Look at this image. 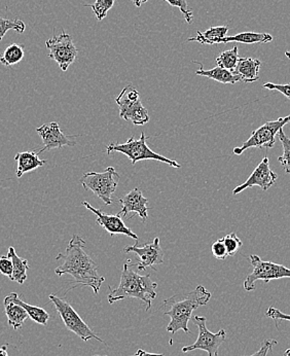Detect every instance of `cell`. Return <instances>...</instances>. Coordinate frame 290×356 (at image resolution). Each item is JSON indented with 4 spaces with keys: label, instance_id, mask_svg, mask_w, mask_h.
Segmentation results:
<instances>
[{
    "label": "cell",
    "instance_id": "9c48e42d",
    "mask_svg": "<svg viewBox=\"0 0 290 356\" xmlns=\"http://www.w3.org/2000/svg\"><path fill=\"white\" fill-rule=\"evenodd\" d=\"M249 261L252 266V272L247 276L243 284L246 291H255V282L259 280L268 283L271 280L290 278V269L285 266L273 261H263L257 254H251Z\"/></svg>",
    "mask_w": 290,
    "mask_h": 356
},
{
    "label": "cell",
    "instance_id": "4dcf8cb0",
    "mask_svg": "<svg viewBox=\"0 0 290 356\" xmlns=\"http://www.w3.org/2000/svg\"><path fill=\"white\" fill-rule=\"evenodd\" d=\"M165 1L168 2L171 6L179 8L186 22L188 24H192L193 20V10L188 8L186 0H165Z\"/></svg>",
    "mask_w": 290,
    "mask_h": 356
},
{
    "label": "cell",
    "instance_id": "ab89813d",
    "mask_svg": "<svg viewBox=\"0 0 290 356\" xmlns=\"http://www.w3.org/2000/svg\"><path fill=\"white\" fill-rule=\"evenodd\" d=\"M283 356H290V348L287 349V351H285L284 355Z\"/></svg>",
    "mask_w": 290,
    "mask_h": 356
},
{
    "label": "cell",
    "instance_id": "ba28073f",
    "mask_svg": "<svg viewBox=\"0 0 290 356\" xmlns=\"http://www.w3.org/2000/svg\"><path fill=\"white\" fill-rule=\"evenodd\" d=\"M290 123V115L279 118L277 121H268L263 126L251 133L250 137L239 147H235L233 153L241 156L249 149H272L276 143V135L285 125Z\"/></svg>",
    "mask_w": 290,
    "mask_h": 356
},
{
    "label": "cell",
    "instance_id": "7402d4cb",
    "mask_svg": "<svg viewBox=\"0 0 290 356\" xmlns=\"http://www.w3.org/2000/svg\"><path fill=\"white\" fill-rule=\"evenodd\" d=\"M4 311H6V317H8V323L10 327H12L15 331L22 329L26 319L28 318L27 312L25 309L20 305L13 303V302L4 300Z\"/></svg>",
    "mask_w": 290,
    "mask_h": 356
},
{
    "label": "cell",
    "instance_id": "44dd1931",
    "mask_svg": "<svg viewBox=\"0 0 290 356\" xmlns=\"http://www.w3.org/2000/svg\"><path fill=\"white\" fill-rule=\"evenodd\" d=\"M229 26H218V27H211L206 31L197 32V36L190 38L188 42H198L202 44H219L223 38H227Z\"/></svg>",
    "mask_w": 290,
    "mask_h": 356
},
{
    "label": "cell",
    "instance_id": "2e32d148",
    "mask_svg": "<svg viewBox=\"0 0 290 356\" xmlns=\"http://www.w3.org/2000/svg\"><path fill=\"white\" fill-rule=\"evenodd\" d=\"M118 201L122 205V211L118 213L119 216L122 214L124 218H126L130 212H134V213L138 214L143 222H145V220H147V211L150 209L147 206L148 199L143 196L140 188H135L126 196L118 199Z\"/></svg>",
    "mask_w": 290,
    "mask_h": 356
},
{
    "label": "cell",
    "instance_id": "8d00e7d4",
    "mask_svg": "<svg viewBox=\"0 0 290 356\" xmlns=\"http://www.w3.org/2000/svg\"><path fill=\"white\" fill-rule=\"evenodd\" d=\"M131 356H164L162 353H150L143 350V349H138L135 355Z\"/></svg>",
    "mask_w": 290,
    "mask_h": 356
},
{
    "label": "cell",
    "instance_id": "d4e9b609",
    "mask_svg": "<svg viewBox=\"0 0 290 356\" xmlns=\"http://www.w3.org/2000/svg\"><path fill=\"white\" fill-rule=\"evenodd\" d=\"M24 47L22 44H12L0 54V63L4 66H13L20 63L24 58Z\"/></svg>",
    "mask_w": 290,
    "mask_h": 356
},
{
    "label": "cell",
    "instance_id": "d6a6232c",
    "mask_svg": "<svg viewBox=\"0 0 290 356\" xmlns=\"http://www.w3.org/2000/svg\"><path fill=\"white\" fill-rule=\"evenodd\" d=\"M266 315L268 318L273 319V321H275L277 327H278V323H280V321H290L289 314H285V313L281 312L280 310L274 308V307H270V308L266 310Z\"/></svg>",
    "mask_w": 290,
    "mask_h": 356
},
{
    "label": "cell",
    "instance_id": "ac0fdd59",
    "mask_svg": "<svg viewBox=\"0 0 290 356\" xmlns=\"http://www.w3.org/2000/svg\"><path fill=\"white\" fill-rule=\"evenodd\" d=\"M15 161L17 162L16 175L18 178L47 164V161L40 159V154L34 151L18 153L15 156Z\"/></svg>",
    "mask_w": 290,
    "mask_h": 356
},
{
    "label": "cell",
    "instance_id": "f35d334b",
    "mask_svg": "<svg viewBox=\"0 0 290 356\" xmlns=\"http://www.w3.org/2000/svg\"><path fill=\"white\" fill-rule=\"evenodd\" d=\"M131 1H132L137 8H140V6H143V3H145V2H147L148 0H131Z\"/></svg>",
    "mask_w": 290,
    "mask_h": 356
},
{
    "label": "cell",
    "instance_id": "b9f144b4",
    "mask_svg": "<svg viewBox=\"0 0 290 356\" xmlns=\"http://www.w3.org/2000/svg\"><path fill=\"white\" fill-rule=\"evenodd\" d=\"M94 356H102V355H94ZM104 356H106V355H104Z\"/></svg>",
    "mask_w": 290,
    "mask_h": 356
},
{
    "label": "cell",
    "instance_id": "ffe728a7",
    "mask_svg": "<svg viewBox=\"0 0 290 356\" xmlns=\"http://www.w3.org/2000/svg\"><path fill=\"white\" fill-rule=\"evenodd\" d=\"M195 63L199 64L200 66V70L195 72L197 76L208 77V79H214V81H218V83H231V85L241 81V79H240L237 74L229 72V70H225V68L216 66V67L212 68V70H204L203 64L200 63V62H195Z\"/></svg>",
    "mask_w": 290,
    "mask_h": 356
},
{
    "label": "cell",
    "instance_id": "8992f818",
    "mask_svg": "<svg viewBox=\"0 0 290 356\" xmlns=\"http://www.w3.org/2000/svg\"><path fill=\"white\" fill-rule=\"evenodd\" d=\"M49 299L55 306L56 310L59 313L65 327L73 334H76L79 338H81L83 342L97 340L99 342L105 343L104 340H102L95 332L90 329L89 325L81 318L76 311L66 300L61 299L55 295H49Z\"/></svg>",
    "mask_w": 290,
    "mask_h": 356
},
{
    "label": "cell",
    "instance_id": "484cf974",
    "mask_svg": "<svg viewBox=\"0 0 290 356\" xmlns=\"http://www.w3.org/2000/svg\"><path fill=\"white\" fill-rule=\"evenodd\" d=\"M239 54H238V47H234L232 50L223 51L220 55L216 58V63L219 67L225 68L234 72L239 61Z\"/></svg>",
    "mask_w": 290,
    "mask_h": 356
},
{
    "label": "cell",
    "instance_id": "83f0119b",
    "mask_svg": "<svg viewBox=\"0 0 290 356\" xmlns=\"http://www.w3.org/2000/svg\"><path fill=\"white\" fill-rule=\"evenodd\" d=\"M26 29L25 23L22 20L19 19H15V20H10V19H4L0 17V40L4 38L6 32L10 30H15L18 33H24Z\"/></svg>",
    "mask_w": 290,
    "mask_h": 356
},
{
    "label": "cell",
    "instance_id": "60d3db41",
    "mask_svg": "<svg viewBox=\"0 0 290 356\" xmlns=\"http://www.w3.org/2000/svg\"><path fill=\"white\" fill-rule=\"evenodd\" d=\"M285 56L290 59V51H285Z\"/></svg>",
    "mask_w": 290,
    "mask_h": 356
},
{
    "label": "cell",
    "instance_id": "d6986e66",
    "mask_svg": "<svg viewBox=\"0 0 290 356\" xmlns=\"http://www.w3.org/2000/svg\"><path fill=\"white\" fill-rule=\"evenodd\" d=\"M4 300L13 302V303L17 304V305L23 307V308L25 309L26 312H27L28 316H29L32 321L38 323V325H45V327L48 325L49 318V313L47 312L45 309L40 308V307L29 305V304L22 301L18 293H10L8 297L4 298Z\"/></svg>",
    "mask_w": 290,
    "mask_h": 356
},
{
    "label": "cell",
    "instance_id": "e0dca14e",
    "mask_svg": "<svg viewBox=\"0 0 290 356\" xmlns=\"http://www.w3.org/2000/svg\"><path fill=\"white\" fill-rule=\"evenodd\" d=\"M261 66V62L255 58H239L234 74H237L244 83H253L259 79Z\"/></svg>",
    "mask_w": 290,
    "mask_h": 356
},
{
    "label": "cell",
    "instance_id": "f546056e",
    "mask_svg": "<svg viewBox=\"0 0 290 356\" xmlns=\"http://www.w3.org/2000/svg\"><path fill=\"white\" fill-rule=\"evenodd\" d=\"M223 241L225 243V248H227L229 257H234L243 246L241 239L238 237L236 233H231L229 235L225 236L223 238Z\"/></svg>",
    "mask_w": 290,
    "mask_h": 356
},
{
    "label": "cell",
    "instance_id": "4fadbf2b",
    "mask_svg": "<svg viewBox=\"0 0 290 356\" xmlns=\"http://www.w3.org/2000/svg\"><path fill=\"white\" fill-rule=\"evenodd\" d=\"M36 132L38 133L42 143H44V147L38 152V154H42L44 152L51 151V149L76 145V141L73 138L77 136H68V135L64 134L57 122L45 124V125L36 128Z\"/></svg>",
    "mask_w": 290,
    "mask_h": 356
},
{
    "label": "cell",
    "instance_id": "52a82bcc",
    "mask_svg": "<svg viewBox=\"0 0 290 356\" xmlns=\"http://www.w3.org/2000/svg\"><path fill=\"white\" fill-rule=\"evenodd\" d=\"M115 102L120 108V118L124 121L135 126H143L150 122V115L141 102L140 94L133 86L124 87Z\"/></svg>",
    "mask_w": 290,
    "mask_h": 356
},
{
    "label": "cell",
    "instance_id": "7a4b0ae2",
    "mask_svg": "<svg viewBox=\"0 0 290 356\" xmlns=\"http://www.w3.org/2000/svg\"><path fill=\"white\" fill-rule=\"evenodd\" d=\"M211 297V293L203 285H199L190 293H177L165 300L162 306L163 314L171 318L167 331L174 334L182 330L186 334H192L188 329V321L192 319L193 311L207 305Z\"/></svg>",
    "mask_w": 290,
    "mask_h": 356
},
{
    "label": "cell",
    "instance_id": "7c38bea8",
    "mask_svg": "<svg viewBox=\"0 0 290 356\" xmlns=\"http://www.w3.org/2000/svg\"><path fill=\"white\" fill-rule=\"evenodd\" d=\"M124 254H135L139 257V263L133 265L139 271H145L147 268H154V266L162 265L164 263V252L161 248L160 238H154L152 243L145 246L132 245L124 248Z\"/></svg>",
    "mask_w": 290,
    "mask_h": 356
},
{
    "label": "cell",
    "instance_id": "4316f807",
    "mask_svg": "<svg viewBox=\"0 0 290 356\" xmlns=\"http://www.w3.org/2000/svg\"><path fill=\"white\" fill-rule=\"evenodd\" d=\"M278 135L283 147V154L279 156L278 162L282 165L285 173L290 175V139L287 136L283 129L279 131Z\"/></svg>",
    "mask_w": 290,
    "mask_h": 356
},
{
    "label": "cell",
    "instance_id": "30bf717a",
    "mask_svg": "<svg viewBox=\"0 0 290 356\" xmlns=\"http://www.w3.org/2000/svg\"><path fill=\"white\" fill-rule=\"evenodd\" d=\"M191 321L195 325H197L198 329H199V336H198L197 341L193 344L184 347L182 349V353L203 350L208 353V356H218L219 347L221 346V344L225 342V338H227V332L225 330H220L216 334L208 331L207 327H206L207 319H206V317L199 316V315L192 317Z\"/></svg>",
    "mask_w": 290,
    "mask_h": 356
},
{
    "label": "cell",
    "instance_id": "603a6c76",
    "mask_svg": "<svg viewBox=\"0 0 290 356\" xmlns=\"http://www.w3.org/2000/svg\"><path fill=\"white\" fill-rule=\"evenodd\" d=\"M8 257H10L13 263V267H14L13 276L10 280L21 285L24 284L26 280H27V270L29 269L27 259L19 257L17 254L16 250L13 246L8 248Z\"/></svg>",
    "mask_w": 290,
    "mask_h": 356
},
{
    "label": "cell",
    "instance_id": "277c9868",
    "mask_svg": "<svg viewBox=\"0 0 290 356\" xmlns=\"http://www.w3.org/2000/svg\"><path fill=\"white\" fill-rule=\"evenodd\" d=\"M148 138L150 137L145 136V133L143 132L139 139H135L134 136H131L127 140V143H111V145H107L106 153L111 154L118 152V153L124 154V156H128L132 165H135L140 161L154 160L168 164L169 166L173 167V168H182V165L177 161L170 160L166 156L152 151L146 143Z\"/></svg>",
    "mask_w": 290,
    "mask_h": 356
},
{
    "label": "cell",
    "instance_id": "1f68e13d",
    "mask_svg": "<svg viewBox=\"0 0 290 356\" xmlns=\"http://www.w3.org/2000/svg\"><path fill=\"white\" fill-rule=\"evenodd\" d=\"M211 252L214 257L218 261H223L229 257L227 254V248H225V243H223V238L216 240L211 245Z\"/></svg>",
    "mask_w": 290,
    "mask_h": 356
},
{
    "label": "cell",
    "instance_id": "836d02e7",
    "mask_svg": "<svg viewBox=\"0 0 290 356\" xmlns=\"http://www.w3.org/2000/svg\"><path fill=\"white\" fill-rule=\"evenodd\" d=\"M13 271H14V267H13L12 261L8 255H0V273L2 275L6 276V277L12 278Z\"/></svg>",
    "mask_w": 290,
    "mask_h": 356
},
{
    "label": "cell",
    "instance_id": "6da1fadb",
    "mask_svg": "<svg viewBox=\"0 0 290 356\" xmlns=\"http://www.w3.org/2000/svg\"><path fill=\"white\" fill-rule=\"evenodd\" d=\"M86 244L83 237L73 235L65 254L56 257V261H62V264L56 268L55 273L59 277L70 274L73 277L72 284L91 287L98 295L105 278L98 273L95 261L86 252Z\"/></svg>",
    "mask_w": 290,
    "mask_h": 356
},
{
    "label": "cell",
    "instance_id": "cb8c5ba5",
    "mask_svg": "<svg viewBox=\"0 0 290 356\" xmlns=\"http://www.w3.org/2000/svg\"><path fill=\"white\" fill-rule=\"evenodd\" d=\"M273 40V36L268 33H257V32H242L234 36H227L221 40L220 44L227 42H240V44H268Z\"/></svg>",
    "mask_w": 290,
    "mask_h": 356
},
{
    "label": "cell",
    "instance_id": "5bb4252c",
    "mask_svg": "<svg viewBox=\"0 0 290 356\" xmlns=\"http://www.w3.org/2000/svg\"><path fill=\"white\" fill-rule=\"evenodd\" d=\"M277 179H278V175L271 169L270 160L268 156H265L251 173L248 179L244 184L236 186L235 190L233 191V195L240 194L243 191L252 188V186H259L261 190L268 191L271 186L276 184Z\"/></svg>",
    "mask_w": 290,
    "mask_h": 356
},
{
    "label": "cell",
    "instance_id": "9a60e30c",
    "mask_svg": "<svg viewBox=\"0 0 290 356\" xmlns=\"http://www.w3.org/2000/svg\"><path fill=\"white\" fill-rule=\"evenodd\" d=\"M83 205L95 214L97 225H99L101 228L104 229L111 237L120 234V235L127 236V237L132 238V239L136 240L138 242V236L126 226L124 220H122L121 216H119V214L113 216V214L103 213L102 210L97 209L91 204L88 203L87 201H83Z\"/></svg>",
    "mask_w": 290,
    "mask_h": 356
},
{
    "label": "cell",
    "instance_id": "3957f363",
    "mask_svg": "<svg viewBox=\"0 0 290 356\" xmlns=\"http://www.w3.org/2000/svg\"><path fill=\"white\" fill-rule=\"evenodd\" d=\"M156 287L158 284L152 280L150 274L140 275L133 270L131 259H127L122 270L121 282L117 289L108 286L107 300L109 304H115V302L134 298L145 303V311H150L152 300L156 298Z\"/></svg>",
    "mask_w": 290,
    "mask_h": 356
},
{
    "label": "cell",
    "instance_id": "8fae6325",
    "mask_svg": "<svg viewBox=\"0 0 290 356\" xmlns=\"http://www.w3.org/2000/svg\"><path fill=\"white\" fill-rule=\"evenodd\" d=\"M46 46L49 50V57L59 65L62 72H67L79 55V50L75 47L72 36L65 31L49 38L46 42Z\"/></svg>",
    "mask_w": 290,
    "mask_h": 356
},
{
    "label": "cell",
    "instance_id": "e575fe53",
    "mask_svg": "<svg viewBox=\"0 0 290 356\" xmlns=\"http://www.w3.org/2000/svg\"><path fill=\"white\" fill-rule=\"evenodd\" d=\"M263 88L271 90V91L276 90V91L280 92V93L283 94L285 97L290 99V83H287V85H279V83H266L265 85L263 86Z\"/></svg>",
    "mask_w": 290,
    "mask_h": 356
},
{
    "label": "cell",
    "instance_id": "74e56055",
    "mask_svg": "<svg viewBox=\"0 0 290 356\" xmlns=\"http://www.w3.org/2000/svg\"><path fill=\"white\" fill-rule=\"evenodd\" d=\"M0 356H8V345L0 347Z\"/></svg>",
    "mask_w": 290,
    "mask_h": 356
},
{
    "label": "cell",
    "instance_id": "d590c367",
    "mask_svg": "<svg viewBox=\"0 0 290 356\" xmlns=\"http://www.w3.org/2000/svg\"><path fill=\"white\" fill-rule=\"evenodd\" d=\"M277 344L276 340H265L264 341L263 345H261V349L255 355L249 356H266L270 351H272L273 347Z\"/></svg>",
    "mask_w": 290,
    "mask_h": 356
},
{
    "label": "cell",
    "instance_id": "f1b7e54d",
    "mask_svg": "<svg viewBox=\"0 0 290 356\" xmlns=\"http://www.w3.org/2000/svg\"><path fill=\"white\" fill-rule=\"evenodd\" d=\"M113 4L115 0H96L93 4H88L86 6L92 8L97 20L102 21L107 16V13L113 8Z\"/></svg>",
    "mask_w": 290,
    "mask_h": 356
},
{
    "label": "cell",
    "instance_id": "5b68a950",
    "mask_svg": "<svg viewBox=\"0 0 290 356\" xmlns=\"http://www.w3.org/2000/svg\"><path fill=\"white\" fill-rule=\"evenodd\" d=\"M120 178L121 177L113 167H107L104 172L91 171L85 173L81 178V184L86 191H91L105 205L108 206L113 202V195L119 186Z\"/></svg>",
    "mask_w": 290,
    "mask_h": 356
}]
</instances>
